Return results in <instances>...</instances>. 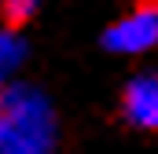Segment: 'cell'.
I'll use <instances>...</instances> for the list:
<instances>
[{"instance_id": "5", "label": "cell", "mask_w": 158, "mask_h": 154, "mask_svg": "<svg viewBox=\"0 0 158 154\" xmlns=\"http://www.w3.org/2000/svg\"><path fill=\"white\" fill-rule=\"evenodd\" d=\"M40 0H0V15H4V22L7 26H22L33 11H37Z\"/></svg>"}, {"instance_id": "2", "label": "cell", "mask_w": 158, "mask_h": 154, "mask_svg": "<svg viewBox=\"0 0 158 154\" xmlns=\"http://www.w3.org/2000/svg\"><path fill=\"white\" fill-rule=\"evenodd\" d=\"M158 44V0L140 4L132 15H125L103 33V48L118 51V55H140Z\"/></svg>"}, {"instance_id": "4", "label": "cell", "mask_w": 158, "mask_h": 154, "mask_svg": "<svg viewBox=\"0 0 158 154\" xmlns=\"http://www.w3.org/2000/svg\"><path fill=\"white\" fill-rule=\"evenodd\" d=\"M19 63H22V40L15 37V33H0V88H4V81L19 70Z\"/></svg>"}, {"instance_id": "1", "label": "cell", "mask_w": 158, "mask_h": 154, "mask_svg": "<svg viewBox=\"0 0 158 154\" xmlns=\"http://www.w3.org/2000/svg\"><path fill=\"white\" fill-rule=\"evenodd\" d=\"M55 121L48 99L30 84L0 88V154H48Z\"/></svg>"}, {"instance_id": "3", "label": "cell", "mask_w": 158, "mask_h": 154, "mask_svg": "<svg viewBox=\"0 0 158 154\" xmlns=\"http://www.w3.org/2000/svg\"><path fill=\"white\" fill-rule=\"evenodd\" d=\"M121 114L136 128H158V74H136L125 84Z\"/></svg>"}]
</instances>
